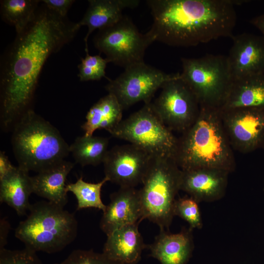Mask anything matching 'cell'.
<instances>
[{
  "label": "cell",
  "mask_w": 264,
  "mask_h": 264,
  "mask_svg": "<svg viewBox=\"0 0 264 264\" xmlns=\"http://www.w3.org/2000/svg\"><path fill=\"white\" fill-rule=\"evenodd\" d=\"M43 5L17 34L1 59L0 123L12 130L31 108L40 74L47 58L70 41L80 28Z\"/></svg>",
  "instance_id": "obj_1"
},
{
  "label": "cell",
  "mask_w": 264,
  "mask_h": 264,
  "mask_svg": "<svg viewBox=\"0 0 264 264\" xmlns=\"http://www.w3.org/2000/svg\"><path fill=\"white\" fill-rule=\"evenodd\" d=\"M235 0H148L154 42L177 47L196 46L231 37L236 22Z\"/></svg>",
  "instance_id": "obj_2"
},
{
  "label": "cell",
  "mask_w": 264,
  "mask_h": 264,
  "mask_svg": "<svg viewBox=\"0 0 264 264\" xmlns=\"http://www.w3.org/2000/svg\"><path fill=\"white\" fill-rule=\"evenodd\" d=\"M218 108L200 106L194 123L178 138L174 159L181 170L199 168L231 173L236 162Z\"/></svg>",
  "instance_id": "obj_3"
},
{
  "label": "cell",
  "mask_w": 264,
  "mask_h": 264,
  "mask_svg": "<svg viewBox=\"0 0 264 264\" xmlns=\"http://www.w3.org/2000/svg\"><path fill=\"white\" fill-rule=\"evenodd\" d=\"M11 143L18 166L39 173L65 160L69 146L58 130L33 109L12 128Z\"/></svg>",
  "instance_id": "obj_4"
},
{
  "label": "cell",
  "mask_w": 264,
  "mask_h": 264,
  "mask_svg": "<svg viewBox=\"0 0 264 264\" xmlns=\"http://www.w3.org/2000/svg\"><path fill=\"white\" fill-rule=\"evenodd\" d=\"M29 214L15 231L25 247L49 254L62 251L76 239L78 222L74 215L49 201L31 204Z\"/></svg>",
  "instance_id": "obj_5"
},
{
  "label": "cell",
  "mask_w": 264,
  "mask_h": 264,
  "mask_svg": "<svg viewBox=\"0 0 264 264\" xmlns=\"http://www.w3.org/2000/svg\"><path fill=\"white\" fill-rule=\"evenodd\" d=\"M181 173L173 157L153 156L139 190L144 220L156 224L160 230L169 231L175 216Z\"/></svg>",
  "instance_id": "obj_6"
},
{
  "label": "cell",
  "mask_w": 264,
  "mask_h": 264,
  "mask_svg": "<svg viewBox=\"0 0 264 264\" xmlns=\"http://www.w3.org/2000/svg\"><path fill=\"white\" fill-rule=\"evenodd\" d=\"M181 79L197 97L200 106L219 108L233 80L227 56L206 55L181 59Z\"/></svg>",
  "instance_id": "obj_7"
},
{
  "label": "cell",
  "mask_w": 264,
  "mask_h": 264,
  "mask_svg": "<svg viewBox=\"0 0 264 264\" xmlns=\"http://www.w3.org/2000/svg\"><path fill=\"white\" fill-rule=\"evenodd\" d=\"M110 133L138 147L152 156L174 158L178 138L162 121L151 102L145 104L122 120Z\"/></svg>",
  "instance_id": "obj_8"
},
{
  "label": "cell",
  "mask_w": 264,
  "mask_h": 264,
  "mask_svg": "<svg viewBox=\"0 0 264 264\" xmlns=\"http://www.w3.org/2000/svg\"><path fill=\"white\" fill-rule=\"evenodd\" d=\"M93 42L108 63L125 69L144 62L146 50L154 42L147 32H139L132 20L124 15L116 23L99 30Z\"/></svg>",
  "instance_id": "obj_9"
},
{
  "label": "cell",
  "mask_w": 264,
  "mask_h": 264,
  "mask_svg": "<svg viewBox=\"0 0 264 264\" xmlns=\"http://www.w3.org/2000/svg\"><path fill=\"white\" fill-rule=\"evenodd\" d=\"M179 75L168 74L142 62L125 68L119 76L109 80L105 88L115 96L124 110L139 102L151 103L164 83Z\"/></svg>",
  "instance_id": "obj_10"
},
{
  "label": "cell",
  "mask_w": 264,
  "mask_h": 264,
  "mask_svg": "<svg viewBox=\"0 0 264 264\" xmlns=\"http://www.w3.org/2000/svg\"><path fill=\"white\" fill-rule=\"evenodd\" d=\"M159 96L152 103L165 125L172 131L183 132L195 121L200 105L180 75L166 82Z\"/></svg>",
  "instance_id": "obj_11"
},
{
  "label": "cell",
  "mask_w": 264,
  "mask_h": 264,
  "mask_svg": "<svg viewBox=\"0 0 264 264\" xmlns=\"http://www.w3.org/2000/svg\"><path fill=\"white\" fill-rule=\"evenodd\" d=\"M220 112L233 150L245 154L264 148V108H239Z\"/></svg>",
  "instance_id": "obj_12"
},
{
  "label": "cell",
  "mask_w": 264,
  "mask_h": 264,
  "mask_svg": "<svg viewBox=\"0 0 264 264\" xmlns=\"http://www.w3.org/2000/svg\"><path fill=\"white\" fill-rule=\"evenodd\" d=\"M152 157L131 143L114 146L103 163L105 176L120 187L135 188L142 183Z\"/></svg>",
  "instance_id": "obj_13"
},
{
  "label": "cell",
  "mask_w": 264,
  "mask_h": 264,
  "mask_svg": "<svg viewBox=\"0 0 264 264\" xmlns=\"http://www.w3.org/2000/svg\"><path fill=\"white\" fill-rule=\"evenodd\" d=\"M144 220L139 190L120 187L110 195V202L103 211L100 228L108 236L124 226Z\"/></svg>",
  "instance_id": "obj_14"
},
{
  "label": "cell",
  "mask_w": 264,
  "mask_h": 264,
  "mask_svg": "<svg viewBox=\"0 0 264 264\" xmlns=\"http://www.w3.org/2000/svg\"><path fill=\"white\" fill-rule=\"evenodd\" d=\"M232 38L227 58L233 79L264 74V37L242 33Z\"/></svg>",
  "instance_id": "obj_15"
},
{
  "label": "cell",
  "mask_w": 264,
  "mask_h": 264,
  "mask_svg": "<svg viewBox=\"0 0 264 264\" xmlns=\"http://www.w3.org/2000/svg\"><path fill=\"white\" fill-rule=\"evenodd\" d=\"M181 171L180 190L198 203L216 201L225 195L228 172L210 168Z\"/></svg>",
  "instance_id": "obj_16"
},
{
  "label": "cell",
  "mask_w": 264,
  "mask_h": 264,
  "mask_svg": "<svg viewBox=\"0 0 264 264\" xmlns=\"http://www.w3.org/2000/svg\"><path fill=\"white\" fill-rule=\"evenodd\" d=\"M140 223L121 227L107 236L103 253L109 259L123 264H136L143 250L148 248L138 230Z\"/></svg>",
  "instance_id": "obj_17"
},
{
  "label": "cell",
  "mask_w": 264,
  "mask_h": 264,
  "mask_svg": "<svg viewBox=\"0 0 264 264\" xmlns=\"http://www.w3.org/2000/svg\"><path fill=\"white\" fill-rule=\"evenodd\" d=\"M192 230L183 228L176 234L160 230L154 242L148 245L150 255L161 264H186L194 249Z\"/></svg>",
  "instance_id": "obj_18"
},
{
  "label": "cell",
  "mask_w": 264,
  "mask_h": 264,
  "mask_svg": "<svg viewBox=\"0 0 264 264\" xmlns=\"http://www.w3.org/2000/svg\"><path fill=\"white\" fill-rule=\"evenodd\" d=\"M74 165L63 160L31 176L33 193L64 208L68 201L66 181Z\"/></svg>",
  "instance_id": "obj_19"
},
{
  "label": "cell",
  "mask_w": 264,
  "mask_h": 264,
  "mask_svg": "<svg viewBox=\"0 0 264 264\" xmlns=\"http://www.w3.org/2000/svg\"><path fill=\"white\" fill-rule=\"evenodd\" d=\"M88 6L82 20L77 22L81 27L86 25L88 31L84 38L85 51L88 52V40L95 29H101L118 22L124 16L125 8H135L138 0H89Z\"/></svg>",
  "instance_id": "obj_20"
},
{
  "label": "cell",
  "mask_w": 264,
  "mask_h": 264,
  "mask_svg": "<svg viewBox=\"0 0 264 264\" xmlns=\"http://www.w3.org/2000/svg\"><path fill=\"white\" fill-rule=\"evenodd\" d=\"M244 108H264V74L233 79L220 111Z\"/></svg>",
  "instance_id": "obj_21"
},
{
  "label": "cell",
  "mask_w": 264,
  "mask_h": 264,
  "mask_svg": "<svg viewBox=\"0 0 264 264\" xmlns=\"http://www.w3.org/2000/svg\"><path fill=\"white\" fill-rule=\"evenodd\" d=\"M29 172L19 166L0 179V201L14 209L18 215H26L33 193Z\"/></svg>",
  "instance_id": "obj_22"
},
{
  "label": "cell",
  "mask_w": 264,
  "mask_h": 264,
  "mask_svg": "<svg viewBox=\"0 0 264 264\" xmlns=\"http://www.w3.org/2000/svg\"><path fill=\"white\" fill-rule=\"evenodd\" d=\"M123 109L115 96L109 93L102 97L89 110L82 126L84 135H93L98 129L110 132L122 120Z\"/></svg>",
  "instance_id": "obj_23"
},
{
  "label": "cell",
  "mask_w": 264,
  "mask_h": 264,
  "mask_svg": "<svg viewBox=\"0 0 264 264\" xmlns=\"http://www.w3.org/2000/svg\"><path fill=\"white\" fill-rule=\"evenodd\" d=\"M109 144L108 138L84 135L77 137L69 146V152L82 166H96L103 163Z\"/></svg>",
  "instance_id": "obj_24"
},
{
  "label": "cell",
  "mask_w": 264,
  "mask_h": 264,
  "mask_svg": "<svg viewBox=\"0 0 264 264\" xmlns=\"http://www.w3.org/2000/svg\"><path fill=\"white\" fill-rule=\"evenodd\" d=\"M40 0H0L2 19L14 26L17 34L22 33L34 18Z\"/></svg>",
  "instance_id": "obj_25"
},
{
  "label": "cell",
  "mask_w": 264,
  "mask_h": 264,
  "mask_svg": "<svg viewBox=\"0 0 264 264\" xmlns=\"http://www.w3.org/2000/svg\"><path fill=\"white\" fill-rule=\"evenodd\" d=\"M109 181L105 177L98 183H90L83 180L82 177L75 183L66 185V191L72 193L77 200V210L88 208H94L104 211L107 205L101 198V189L103 185Z\"/></svg>",
  "instance_id": "obj_26"
},
{
  "label": "cell",
  "mask_w": 264,
  "mask_h": 264,
  "mask_svg": "<svg viewBox=\"0 0 264 264\" xmlns=\"http://www.w3.org/2000/svg\"><path fill=\"white\" fill-rule=\"evenodd\" d=\"M198 202L190 196H185L176 199L174 208V216H177L187 221L189 227L200 229L202 222Z\"/></svg>",
  "instance_id": "obj_27"
},
{
  "label": "cell",
  "mask_w": 264,
  "mask_h": 264,
  "mask_svg": "<svg viewBox=\"0 0 264 264\" xmlns=\"http://www.w3.org/2000/svg\"><path fill=\"white\" fill-rule=\"evenodd\" d=\"M107 60L99 55L92 56L86 53L78 66V76L81 81L99 80L105 77Z\"/></svg>",
  "instance_id": "obj_28"
},
{
  "label": "cell",
  "mask_w": 264,
  "mask_h": 264,
  "mask_svg": "<svg viewBox=\"0 0 264 264\" xmlns=\"http://www.w3.org/2000/svg\"><path fill=\"white\" fill-rule=\"evenodd\" d=\"M54 264H123L109 259L104 253L93 250H74L59 263Z\"/></svg>",
  "instance_id": "obj_29"
},
{
  "label": "cell",
  "mask_w": 264,
  "mask_h": 264,
  "mask_svg": "<svg viewBox=\"0 0 264 264\" xmlns=\"http://www.w3.org/2000/svg\"><path fill=\"white\" fill-rule=\"evenodd\" d=\"M37 252L26 247L21 250L0 249V264H43Z\"/></svg>",
  "instance_id": "obj_30"
},
{
  "label": "cell",
  "mask_w": 264,
  "mask_h": 264,
  "mask_svg": "<svg viewBox=\"0 0 264 264\" xmlns=\"http://www.w3.org/2000/svg\"><path fill=\"white\" fill-rule=\"evenodd\" d=\"M44 6L60 16L65 18L66 15L74 2L73 0H44L41 1Z\"/></svg>",
  "instance_id": "obj_31"
},
{
  "label": "cell",
  "mask_w": 264,
  "mask_h": 264,
  "mask_svg": "<svg viewBox=\"0 0 264 264\" xmlns=\"http://www.w3.org/2000/svg\"><path fill=\"white\" fill-rule=\"evenodd\" d=\"M15 166H13L4 152H0V179L10 173Z\"/></svg>",
  "instance_id": "obj_32"
},
{
  "label": "cell",
  "mask_w": 264,
  "mask_h": 264,
  "mask_svg": "<svg viewBox=\"0 0 264 264\" xmlns=\"http://www.w3.org/2000/svg\"><path fill=\"white\" fill-rule=\"evenodd\" d=\"M0 249L4 248L7 242V236L10 229V225L5 218L0 219Z\"/></svg>",
  "instance_id": "obj_33"
},
{
  "label": "cell",
  "mask_w": 264,
  "mask_h": 264,
  "mask_svg": "<svg viewBox=\"0 0 264 264\" xmlns=\"http://www.w3.org/2000/svg\"><path fill=\"white\" fill-rule=\"evenodd\" d=\"M250 22L261 32L264 37V13L252 18Z\"/></svg>",
  "instance_id": "obj_34"
}]
</instances>
